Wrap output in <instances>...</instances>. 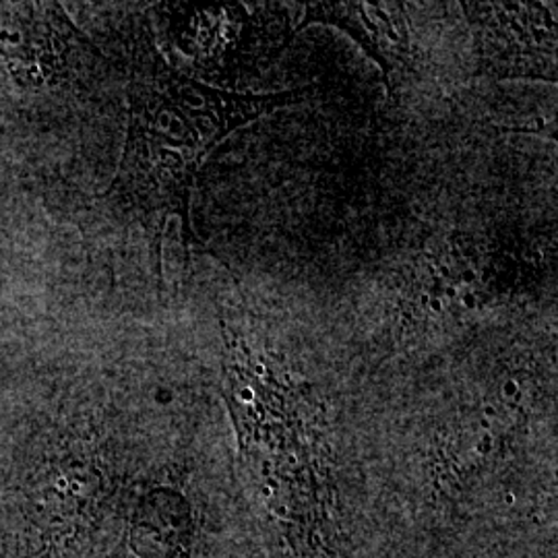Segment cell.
I'll return each instance as SVG.
<instances>
[{"instance_id":"5b68a950","label":"cell","mask_w":558,"mask_h":558,"mask_svg":"<svg viewBox=\"0 0 558 558\" xmlns=\"http://www.w3.org/2000/svg\"><path fill=\"white\" fill-rule=\"evenodd\" d=\"M480 75L557 83V20L548 2H461Z\"/></svg>"},{"instance_id":"7a4b0ae2","label":"cell","mask_w":558,"mask_h":558,"mask_svg":"<svg viewBox=\"0 0 558 558\" xmlns=\"http://www.w3.org/2000/svg\"><path fill=\"white\" fill-rule=\"evenodd\" d=\"M223 393L244 468L271 488L311 490L323 476L319 412L276 360L221 320Z\"/></svg>"},{"instance_id":"8992f818","label":"cell","mask_w":558,"mask_h":558,"mask_svg":"<svg viewBox=\"0 0 558 558\" xmlns=\"http://www.w3.org/2000/svg\"><path fill=\"white\" fill-rule=\"evenodd\" d=\"M311 25L336 27L356 41L360 50L379 66L389 96H396L399 87L416 73V50L403 2H304L302 15L288 41Z\"/></svg>"},{"instance_id":"3957f363","label":"cell","mask_w":558,"mask_h":558,"mask_svg":"<svg viewBox=\"0 0 558 558\" xmlns=\"http://www.w3.org/2000/svg\"><path fill=\"white\" fill-rule=\"evenodd\" d=\"M515 286L502 255L470 236H447L424 248L408 274L399 299V325L412 333L468 325Z\"/></svg>"},{"instance_id":"277c9868","label":"cell","mask_w":558,"mask_h":558,"mask_svg":"<svg viewBox=\"0 0 558 558\" xmlns=\"http://www.w3.org/2000/svg\"><path fill=\"white\" fill-rule=\"evenodd\" d=\"M101 59L59 2H0V60L23 92L66 89Z\"/></svg>"},{"instance_id":"6da1fadb","label":"cell","mask_w":558,"mask_h":558,"mask_svg":"<svg viewBox=\"0 0 558 558\" xmlns=\"http://www.w3.org/2000/svg\"><path fill=\"white\" fill-rule=\"evenodd\" d=\"M129 75L126 140L104 203L143 230L161 288L168 221H180L184 246L195 242L191 201L207 156L242 126L302 104L313 87L240 94L203 83L161 54L147 21L135 29Z\"/></svg>"}]
</instances>
